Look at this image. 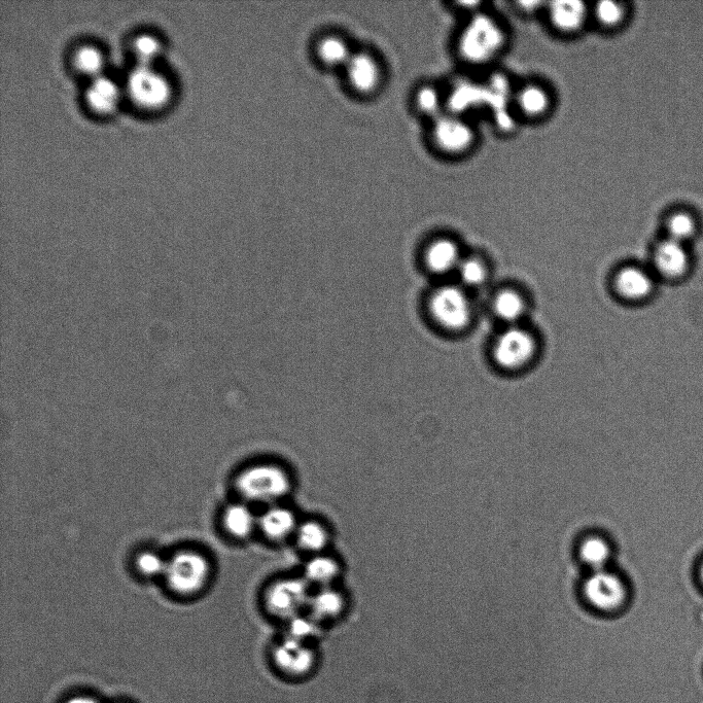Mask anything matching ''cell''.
Returning a JSON list of instances; mask_svg holds the SVG:
<instances>
[{
    "mask_svg": "<svg viewBox=\"0 0 703 703\" xmlns=\"http://www.w3.org/2000/svg\"><path fill=\"white\" fill-rule=\"evenodd\" d=\"M512 35L504 20L489 8L461 21L451 42V52L462 67L488 70L506 55Z\"/></svg>",
    "mask_w": 703,
    "mask_h": 703,
    "instance_id": "6da1fadb",
    "label": "cell"
},
{
    "mask_svg": "<svg viewBox=\"0 0 703 703\" xmlns=\"http://www.w3.org/2000/svg\"><path fill=\"white\" fill-rule=\"evenodd\" d=\"M426 140L429 149L438 158L461 162L477 152L481 133L470 116L447 112L427 124Z\"/></svg>",
    "mask_w": 703,
    "mask_h": 703,
    "instance_id": "7a4b0ae2",
    "label": "cell"
},
{
    "mask_svg": "<svg viewBox=\"0 0 703 703\" xmlns=\"http://www.w3.org/2000/svg\"><path fill=\"white\" fill-rule=\"evenodd\" d=\"M239 496L246 502L277 505L293 487L290 473L276 464H257L244 469L236 478Z\"/></svg>",
    "mask_w": 703,
    "mask_h": 703,
    "instance_id": "3957f363",
    "label": "cell"
},
{
    "mask_svg": "<svg viewBox=\"0 0 703 703\" xmlns=\"http://www.w3.org/2000/svg\"><path fill=\"white\" fill-rule=\"evenodd\" d=\"M425 311L434 326L449 333L466 330L473 319V306L467 292L452 284L434 288L425 299Z\"/></svg>",
    "mask_w": 703,
    "mask_h": 703,
    "instance_id": "277c9868",
    "label": "cell"
},
{
    "mask_svg": "<svg viewBox=\"0 0 703 703\" xmlns=\"http://www.w3.org/2000/svg\"><path fill=\"white\" fill-rule=\"evenodd\" d=\"M509 107L519 123L540 125L554 116L558 107L555 89L541 78H526L511 92Z\"/></svg>",
    "mask_w": 703,
    "mask_h": 703,
    "instance_id": "5b68a950",
    "label": "cell"
},
{
    "mask_svg": "<svg viewBox=\"0 0 703 703\" xmlns=\"http://www.w3.org/2000/svg\"><path fill=\"white\" fill-rule=\"evenodd\" d=\"M541 20L554 38L564 41L577 40L591 29L590 2L551 0L545 4Z\"/></svg>",
    "mask_w": 703,
    "mask_h": 703,
    "instance_id": "8992f818",
    "label": "cell"
},
{
    "mask_svg": "<svg viewBox=\"0 0 703 703\" xmlns=\"http://www.w3.org/2000/svg\"><path fill=\"white\" fill-rule=\"evenodd\" d=\"M311 593L304 578L279 579L266 589L264 607L272 617L288 622L307 611Z\"/></svg>",
    "mask_w": 703,
    "mask_h": 703,
    "instance_id": "52a82bcc",
    "label": "cell"
},
{
    "mask_svg": "<svg viewBox=\"0 0 703 703\" xmlns=\"http://www.w3.org/2000/svg\"><path fill=\"white\" fill-rule=\"evenodd\" d=\"M582 592L590 608L606 614L622 611L629 599L625 580L608 569L592 572L585 580Z\"/></svg>",
    "mask_w": 703,
    "mask_h": 703,
    "instance_id": "ba28073f",
    "label": "cell"
},
{
    "mask_svg": "<svg viewBox=\"0 0 703 703\" xmlns=\"http://www.w3.org/2000/svg\"><path fill=\"white\" fill-rule=\"evenodd\" d=\"M341 73L347 89L360 98L378 94L385 79L381 59L373 51L363 48L356 49Z\"/></svg>",
    "mask_w": 703,
    "mask_h": 703,
    "instance_id": "9c48e42d",
    "label": "cell"
},
{
    "mask_svg": "<svg viewBox=\"0 0 703 703\" xmlns=\"http://www.w3.org/2000/svg\"><path fill=\"white\" fill-rule=\"evenodd\" d=\"M650 264L659 281L678 284L692 273L694 259L690 245L662 236L653 246Z\"/></svg>",
    "mask_w": 703,
    "mask_h": 703,
    "instance_id": "30bf717a",
    "label": "cell"
},
{
    "mask_svg": "<svg viewBox=\"0 0 703 703\" xmlns=\"http://www.w3.org/2000/svg\"><path fill=\"white\" fill-rule=\"evenodd\" d=\"M538 342L535 335L519 325L509 326L497 338L492 355L496 364L506 371H518L535 359Z\"/></svg>",
    "mask_w": 703,
    "mask_h": 703,
    "instance_id": "8fae6325",
    "label": "cell"
},
{
    "mask_svg": "<svg viewBox=\"0 0 703 703\" xmlns=\"http://www.w3.org/2000/svg\"><path fill=\"white\" fill-rule=\"evenodd\" d=\"M210 574L208 560L195 551H183L172 557L165 570L169 586L181 594L199 592Z\"/></svg>",
    "mask_w": 703,
    "mask_h": 703,
    "instance_id": "7c38bea8",
    "label": "cell"
},
{
    "mask_svg": "<svg viewBox=\"0 0 703 703\" xmlns=\"http://www.w3.org/2000/svg\"><path fill=\"white\" fill-rule=\"evenodd\" d=\"M127 89L131 99L148 110L164 107L171 97L168 80L151 65L135 67L128 77Z\"/></svg>",
    "mask_w": 703,
    "mask_h": 703,
    "instance_id": "4fadbf2b",
    "label": "cell"
},
{
    "mask_svg": "<svg viewBox=\"0 0 703 703\" xmlns=\"http://www.w3.org/2000/svg\"><path fill=\"white\" fill-rule=\"evenodd\" d=\"M463 259L458 240L446 234L435 235L427 240L419 253L421 267L440 278L458 272Z\"/></svg>",
    "mask_w": 703,
    "mask_h": 703,
    "instance_id": "5bb4252c",
    "label": "cell"
},
{
    "mask_svg": "<svg viewBox=\"0 0 703 703\" xmlns=\"http://www.w3.org/2000/svg\"><path fill=\"white\" fill-rule=\"evenodd\" d=\"M659 280L649 268L628 265L621 268L614 278L618 296L629 303L649 301L656 292Z\"/></svg>",
    "mask_w": 703,
    "mask_h": 703,
    "instance_id": "9a60e30c",
    "label": "cell"
},
{
    "mask_svg": "<svg viewBox=\"0 0 703 703\" xmlns=\"http://www.w3.org/2000/svg\"><path fill=\"white\" fill-rule=\"evenodd\" d=\"M634 7L625 0L590 2L591 29L607 37L623 32L634 18Z\"/></svg>",
    "mask_w": 703,
    "mask_h": 703,
    "instance_id": "2e32d148",
    "label": "cell"
},
{
    "mask_svg": "<svg viewBox=\"0 0 703 703\" xmlns=\"http://www.w3.org/2000/svg\"><path fill=\"white\" fill-rule=\"evenodd\" d=\"M410 107L415 116L427 124L448 112L446 85L433 80L418 83L410 96Z\"/></svg>",
    "mask_w": 703,
    "mask_h": 703,
    "instance_id": "e0dca14e",
    "label": "cell"
},
{
    "mask_svg": "<svg viewBox=\"0 0 703 703\" xmlns=\"http://www.w3.org/2000/svg\"><path fill=\"white\" fill-rule=\"evenodd\" d=\"M313 58L321 67L340 70L345 67L356 49L341 32L329 30L315 38L311 48Z\"/></svg>",
    "mask_w": 703,
    "mask_h": 703,
    "instance_id": "ac0fdd59",
    "label": "cell"
},
{
    "mask_svg": "<svg viewBox=\"0 0 703 703\" xmlns=\"http://www.w3.org/2000/svg\"><path fill=\"white\" fill-rule=\"evenodd\" d=\"M663 237L690 245L701 231L702 223L697 213L686 205H676L662 216Z\"/></svg>",
    "mask_w": 703,
    "mask_h": 703,
    "instance_id": "d6986e66",
    "label": "cell"
},
{
    "mask_svg": "<svg viewBox=\"0 0 703 703\" xmlns=\"http://www.w3.org/2000/svg\"><path fill=\"white\" fill-rule=\"evenodd\" d=\"M273 657L278 669L294 677L307 675L315 661L305 643L289 637L275 648Z\"/></svg>",
    "mask_w": 703,
    "mask_h": 703,
    "instance_id": "ffe728a7",
    "label": "cell"
},
{
    "mask_svg": "<svg viewBox=\"0 0 703 703\" xmlns=\"http://www.w3.org/2000/svg\"><path fill=\"white\" fill-rule=\"evenodd\" d=\"M298 526L299 522L294 511L278 504L268 507L259 516L258 529L271 542H284L295 537Z\"/></svg>",
    "mask_w": 703,
    "mask_h": 703,
    "instance_id": "44dd1931",
    "label": "cell"
},
{
    "mask_svg": "<svg viewBox=\"0 0 703 703\" xmlns=\"http://www.w3.org/2000/svg\"><path fill=\"white\" fill-rule=\"evenodd\" d=\"M346 608L344 594L333 586L322 587L311 593L307 612L319 622L335 620Z\"/></svg>",
    "mask_w": 703,
    "mask_h": 703,
    "instance_id": "7402d4cb",
    "label": "cell"
},
{
    "mask_svg": "<svg viewBox=\"0 0 703 703\" xmlns=\"http://www.w3.org/2000/svg\"><path fill=\"white\" fill-rule=\"evenodd\" d=\"M225 531L236 540L249 539L259 527V517L248 504H233L223 515Z\"/></svg>",
    "mask_w": 703,
    "mask_h": 703,
    "instance_id": "603a6c76",
    "label": "cell"
},
{
    "mask_svg": "<svg viewBox=\"0 0 703 703\" xmlns=\"http://www.w3.org/2000/svg\"><path fill=\"white\" fill-rule=\"evenodd\" d=\"M120 100V89L115 81L108 77L93 78L86 91V101L89 107L101 114L115 110Z\"/></svg>",
    "mask_w": 703,
    "mask_h": 703,
    "instance_id": "cb8c5ba5",
    "label": "cell"
},
{
    "mask_svg": "<svg viewBox=\"0 0 703 703\" xmlns=\"http://www.w3.org/2000/svg\"><path fill=\"white\" fill-rule=\"evenodd\" d=\"M611 556V545L601 536H588L578 547V557L591 573L608 569Z\"/></svg>",
    "mask_w": 703,
    "mask_h": 703,
    "instance_id": "d4e9b609",
    "label": "cell"
},
{
    "mask_svg": "<svg viewBox=\"0 0 703 703\" xmlns=\"http://www.w3.org/2000/svg\"><path fill=\"white\" fill-rule=\"evenodd\" d=\"M330 537L327 526L316 520L299 523L295 534L299 548L312 556L324 553L330 544Z\"/></svg>",
    "mask_w": 703,
    "mask_h": 703,
    "instance_id": "484cf974",
    "label": "cell"
},
{
    "mask_svg": "<svg viewBox=\"0 0 703 703\" xmlns=\"http://www.w3.org/2000/svg\"><path fill=\"white\" fill-rule=\"evenodd\" d=\"M340 566L338 561L325 553L313 555L304 568V579L309 585L318 588L333 586L338 578Z\"/></svg>",
    "mask_w": 703,
    "mask_h": 703,
    "instance_id": "4316f807",
    "label": "cell"
},
{
    "mask_svg": "<svg viewBox=\"0 0 703 703\" xmlns=\"http://www.w3.org/2000/svg\"><path fill=\"white\" fill-rule=\"evenodd\" d=\"M492 306H494V311L498 318L509 326L518 325L527 309L525 298L513 289L499 292L495 296Z\"/></svg>",
    "mask_w": 703,
    "mask_h": 703,
    "instance_id": "83f0119b",
    "label": "cell"
},
{
    "mask_svg": "<svg viewBox=\"0 0 703 703\" xmlns=\"http://www.w3.org/2000/svg\"><path fill=\"white\" fill-rule=\"evenodd\" d=\"M463 285L468 288H480L488 279L486 264L476 257L463 259L458 272Z\"/></svg>",
    "mask_w": 703,
    "mask_h": 703,
    "instance_id": "f1b7e54d",
    "label": "cell"
},
{
    "mask_svg": "<svg viewBox=\"0 0 703 703\" xmlns=\"http://www.w3.org/2000/svg\"><path fill=\"white\" fill-rule=\"evenodd\" d=\"M75 65L84 75L96 78L101 75L104 58L102 53L93 46L80 47L74 57Z\"/></svg>",
    "mask_w": 703,
    "mask_h": 703,
    "instance_id": "f546056e",
    "label": "cell"
},
{
    "mask_svg": "<svg viewBox=\"0 0 703 703\" xmlns=\"http://www.w3.org/2000/svg\"><path fill=\"white\" fill-rule=\"evenodd\" d=\"M319 622L310 614H301L288 621L289 638L305 643L306 640L316 636L319 631Z\"/></svg>",
    "mask_w": 703,
    "mask_h": 703,
    "instance_id": "4dcf8cb0",
    "label": "cell"
},
{
    "mask_svg": "<svg viewBox=\"0 0 703 703\" xmlns=\"http://www.w3.org/2000/svg\"><path fill=\"white\" fill-rule=\"evenodd\" d=\"M160 41L151 34H140L133 42V51L139 64L151 65L161 52Z\"/></svg>",
    "mask_w": 703,
    "mask_h": 703,
    "instance_id": "1f68e13d",
    "label": "cell"
},
{
    "mask_svg": "<svg viewBox=\"0 0 703 703\" xmlns=\"http://www.w3.org/2000/svg\"><path fill=\"white\" fill-rule=\"evenodd\" d=\"M136 566L140 573L153 577L165 573L167 562L158 553L146 551L137 556Z\"/></svg>",
    "mask_w": 703,
    "mask_h": 703,
    "instance_id": "d6a6232c",
    "label": "cell"
},
{
    "mask_svg": "<svg viewBox=\"0 0 703 703\" xmlns=\"http://www.w3.org/2000/svg\"><path fill=\"white\" fill-rule=\"evenodd\" d=\"M448 10L453 12L461 21L488 8L483 2H451L447 4Z\"/></svg>",
    "mask_w": 703,
    "mask_h": 703,
    "instance_id": "836d02e7",
    "label": "cell"
},
{
    "mask_svg": "<svg viewBox=\"0 0 703 703\" xmlns=\"http://www.w3.org/2000/svg\"><path fill=\"white\" fill-rule=\"evenodd\" d=\"M546 2H515L511 3L512 11L520 17L541 19Z\"/></svg>",
    "mask_w": 703,
    "mask_h": 703,
    "instance_id": "e575fe53",
    "label": "cell"
},
{
    "mask_svg": "<svg viewBox=\"0 0 703 703\" xmlns=\"http://www.w3.org/2000/svg\"><path fill=\"white\" fill-rule=\"evenodd\" d=\"M65 703H98V701L90 696L80 695L68 699Z\"/></svg>",
    "mask_w": 703,
    "mask_h": 703,
    "instance_id": "d590c367",
    "label": "cell"
},
{
    "mask_svg": "<svg viewBox=\"0 0 703 703\" xmlns=\"http://www.w3.org/2000/svg\"><path fill=\"white\" fill-rule=\"evenodd\" d=\"M696 575H697V580L699 582V585L703 589V559L700 561V564L698 565Z\"/></svg>",
    "mask_w": 703,
    "mask_h": 703,
    "instance_id": "8d00e7d4",
    "label": "cell"
}]
</instances>
